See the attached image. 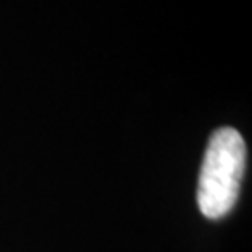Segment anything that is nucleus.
<instances>
[{
  "label": "nucleus",
  "instance_id": "f257e3e1",
  "mask_svg": "<svg viewBox=\"0 0 252 252\" xmlns=\"http://www.w3.org/2000/svg\"><path fill=\"white\" fill-rule=\"evenodd\" d=\"M247 148L232 127L215 131L207 144L198 180V207L207 219H220L237 202L245 174Z\"/></svg>",
  "mask_w": 252,
  "mask_h": 252
}]
</instances>
